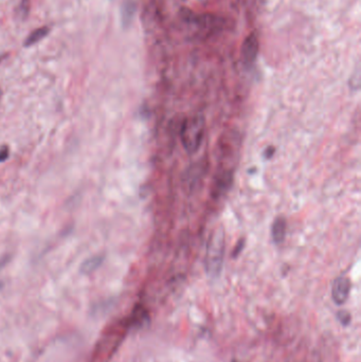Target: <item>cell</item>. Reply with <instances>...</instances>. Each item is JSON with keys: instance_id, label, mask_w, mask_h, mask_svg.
<instances>
[{"instance_id": "obj_12", "label": "cell", "mask_w": 361, "mask_h": 362, "mask_svg": "<svg viewBox=\"0 0 361 362\" xmlns=\"http://www.w3.org/2000/svg\"><path fill=\"white\" fill-rule=\"evenodd\" d=\"M244 245H245V241L244 240H241L238 242V245L235 246V249H234V251H233L232 257H238V255L241 252V249L244 248Z\"/></svg>"}, {"instance_id": "obj_1", "label": "cell", "mask_w": 361, "mask_h": 362, "mask_svg": "<svg viewBox=\"0 0 361 362\" xmlns=\"http://www.w3.org/2000/svg\"><path fill=\"white\" fill-rule=\"evenodd\" d=\"M224 232L223 228H217L209 237L205 259V267L206 275L210 278L216 280L221 276L223 257H224Z\"/></svg>"}, {"instance_id": "obj_10", "label": "cell", "mask_w": 361, "mask_h": 362, "mask_svg": "<svg viewBox=\"0 0 361 362\" xmlns=\"http://www.w3.org/2000/svg\"><path fill=\"white\" fill-rule=\"evenodd\" d=\"M29 10H30V0H21L19 4V15L22 18L28 17Z\"/></svg>"}, {"instance_id": "obj_3", "label": "cell", "mask_w": 361, "mask_h": 362, "mask_svg": "<svg viewBox=\"0 0 361 362\" xmlns=\"http://www.w3.org/2000/svg\"><path fill=\"white\" fill-rule=\"evenodd\" d=\"M351 281L345 276L337 277L331 287V298L337 305L344 304L351 293Z\"/></svg>"}, {"instance_id": "obj_14", "label": "cell", "mask_w": 361, "mask_h": 362, "mask_svg": "<svg viewBox=\"0 0 361 362\" xmlns=\"http://www.w3.org/2000/svg\"><path fill=\"white\" fill-rule=\"evenodd\" d=\"M1 94H2V92H1V90H0V98H1Z\"/></svg>"}, {"instance_id": "obj_15", "label": "cell", "mask_w": 361, "mask_h": 362, "mask_svg": "<svg viewBox=\"0 0 361 362\" xmlns=\"http://www.w3.org/2000/svg\"><path fill=\"white\" fill-rule=\"evenodd\" d=\"M232 362H238V361H232Z\"/></svg>"}, {"instance_id": "obj_7", "label": "cell", "mask_w": 361, "mask_h": 362, "mask_svg": "<svg viewBox=\"0 0 361 362\" xmlns=\"http://www.w3.org/2000/svg\"><path fill=\"white\" fill-rule=\"evenodd\" d=\"M50 29L48 27H40L36 30H34L30 33V35L26 38L25 43H23V46L25 47H31L35 44L39 43L41 39H44L47 35L49 34Z\"/></svg>"}, {"instance_id": "obj_11", "label": "cell", "mask_w": 361, "mask_h": 362, "mask_svg": "<svg viewBox=\"0 0 361 362\" xmlns=\"http://www.w3.org/2000/svg\"><path fill=\"white\" fill-rule=\"evenodd\" d=\"M9 154H10V151L7 146H2L1 148H0V162L5 161V160H7L9 157Z\"/></svg>"}, {"instance_id": "obj_13", "label": "cell", "mask_w": 361, "mask_h": 362, "mask_svg": "<svg viewBox=\"0 0 361 362\" xmlns=\"http://www.w3.org/2000/svg\"><path fill=\"white\" fill-rule=\"evenodd\" d=\"M274 153H275V148L268 147L267 150H266V152H265V157L266 158H270L272 155H274Z\"/></svg>"}, {"instance_id": "obj_4", "label": "cell", "mask_w": 361, "mask_h": 362, "mask_svg": "<svg viewBox=\"0 0 361 362\" xmlns=\"http://www.w3.org/2000/svg\"><path fill=\"white\" fill-rule=\"evenodd\" d=\"M258 54V38L257 34L251 33L248 35L241 46V57L245 65L251 66L256 62Z\"/></svg>"}, {"instance_id": "obj_9", "label": "cell", "mask_w": 361, "mask_h": 362, "mask_svg": "<svg viewBox=\"0 0 361 362\" xmlns=\"http://www.w3.org/2000/svg\"><path fill=\"white\" fill-rule=\"evenodd\" d=\"M337 319L339 320V322L343 326H347V325H350V323H351L352 316H351V313L348 312V311L340 310L338 313H337Z\"/></svg>"}, {"instance_id": "obj_6", "label": "cell", "mask_w": 361, "mask_h": 362, "mask_svg": "<svg viewBox=\"0 0 361 362\" xmlns=\"http://www.w3.org/2000/svg\"><path fill=\"white\" fill-rule=\"evenodd\" d=\"M136 13V3L134 0H125L122 5L121 11V20L124 27L131 25Z\"/></svg>"}, {"instance_id": "obj_8", "label": "cell", "mask_w": 361, "mask_h": 362, "mask_svg": "<svg viewBox=\"0 0 361 362\" xmlns=\"http://www.w3.org/2000/svg\"><path fill=\"white\" fill-rule=\"evenodd\" d=\"M102 263H103V259H102V257H94V258H91V259H89L85 260V262L82 264L81 271L83 272V274H85V275L91 274V272H93L94 270H97Z\"/></svg>"}, {"instance_id": "obj_5", "label": "cell", "mask_w": 361, "mask_h": 362, "mask_svg": "<svg viewBox=\"0 0 361 362\" xmlns=\"http://www.w3.org/2000/svg\"><path fill=\"white\" fill-rule=\"evenodd\" d=\"M286 234V221L283 217H277L275 219L274 224H272L271 235L272 240L275 244H281L285 239Z\"/></svg>"}, {"instance_id": "obj_2", "label": "cell", "mask_w": 361, "mask_h": 362, "mask_svg": "<svg viewBox=\"0 0 361 362\" xmlns=\"http://www.w3.org/2000/svg\"><path fill=\"white\" fill-rule=\"evenodd\" d=\"M205 129V119L200 115L190 117L183 121L180 138L183 147L189 154H194L199 150L204 139Z\"/></svg>"}]
</instances>
